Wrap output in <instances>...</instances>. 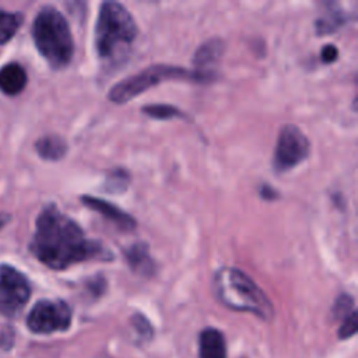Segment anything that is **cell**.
Instances as JSON below:
<instances>
[{
  "label": "cell",
  "instance_id": "obj_19",
  "mask_svg": "<svg viewBox=\"0 0 358 358\" xmlns=\"http://www.w3.org/2000/svg\"><path fill=\"white\" fill-rule=\"evenodd\" d=\"M355 333H357V312L352 310L343 319V324L340 326V330H338V337L350 338Z\"/></svg>",
  "mask_w": 358,
  "mask_h": 358
},
{
  "label": "cell",
  "instance_id": "obj_12",
  "mask_svg": "<svg viewBox=\"0 0 358 358\" xmlns=\"http://www.w3.org/2000/svg\"><path fill=\"white\" fill-rule=\"evenodd\" d=\"M27 84L25 70L17 64L10 63L0 69V90L7 95H17Z\"/></svg>",
  "mask_w": 358,
  "mask_h": 358
},
{
  "label": "cell",
  "instance_id": "obj_13",
  "mask_svg": "<svg viewBox=\"0 0 358 358\" xmlns=\"http://www.w3.org/2000/svg\"><path fill=\"white\" fill-rule=\"evenodd\" d=\"M36 152L43 158L49 161H56L64 157L67 151L66 141L56 134H49L41 137L35 144Z\"/></svg>",
  "mask_w": 358,
  "mask_h": 358
},
{
  "label": "cell",
  "instance_id": "obj_16",
  "mask_svg": "<svg viewBox=\"0 0 358 358\" xmlns=\"http://www.w3.org/2000/svg\"><path fill=\"white\" fill-rule=\"evenodd\" d=\"M143 113L154 117V119H159V120H166V119H173V117H185L186 115L183 113V110L178 109L173 105H168V103H152V105H145L141 108Z\"/></svg>",
  "mask_w": 358,
  "mask_h": 358
},
{
  "label": "cell",
  "instance_id": "obj_21",
  "mask_svg": "<svg viewBox=\"0 0 358 358\" xmlns=\"http://www.w3.org/2000/svg\"><path fill=\"white\" fill-rule=\"evenodd\" d=\"M337 56H338V49L331 43L323 46L320 50V59L323 63H333L337 59Z\"/></svg>",
  "mask_w": 358,
  "mask_h": 358
},
{
  "label": "cell",
  "instance_id": "obj_7",
  "mask_svg": "<svg viewBox=\"0 0 358 358\" xmlns=\"http://www.w3.org/2000/svg\"><path fill=\"white\" fill-rule=\"evenodd\" d=\"M70 323L71 309L62 299H43L36 302L27 317V326L31 331L38 334H49L53 331L67 330Z\"/></svg>",
  "mask_w": 358,
  "mask_h": 358
},
{
  "label": "cell",
  "instance_id": "obj_15",
  "mask_svg": "<svg viewBox=\"0 0 358 358\" xmlns=\"http://www.w3.org/2000/svg\"><path fill=\"white\" fill-rule=\"evenodd\" d=\"M21 15L0 10V43L8 42L21 25Z\"/></svg>",
  "mask_w": 358,
  "mask_h": 358
},
{
  "label": "cell",
  "instance_id": "obj_5",
  "mask_svg": "<svg viewBox=\"0 0 358 358\" xmlns=\"http://www.w3.org/2000/svg\"><path fill=\"white\" fill-rule=\"evenodd\" d=\"M166 80H187L196 83L208 81L204 76L199 74L194 70H186L178 66L155 64L143 69L141 71L115 84L109 90L108 98L115 103H124L129 102L131 98L140 95L141 92L150 90L151 87Z\"/></svg>",
  "mask_w": 358,
  "mask_h": 358
},
{
  "label": "cell",
  "instance_id": "obj_8",
  "mask_svg": "<svg viewBox=\"0 0 358 358\" xmlns=\"http://www.w3.org/2000/svg\"><path fill=\"white\" fill-rule=\"evenodd\" d=\"M31 288L28 280L10 266H0V313L17 315L28 302Z\"/></svg>",
  "mask_w": 358,
  "mask_h": 358
},
{
  "label": "cell",
  "instance_id": "obj_18",
  "mask_svg": "<svg viewBox=\"0 0 358 358\" xmlns=\"http://www.w3.org/2000/svg\"><path fill=\"white\" fill-rule=\"evenodd\" d=\"M129 179L130 178H129V175H127V172L124 169H115V171H112L109 173L108 179H106L109 192H115V189H117L120 192L122 190L124 192V189H126V186L129 183Z\"/></svg>",
  "mask_w": 358,
  "mask_h": 358
},
{
  "label": "cell",
  "instance_id": "obj_2",
  "mask_svg": "<svg viewBox=\"0 0 358 358\" xmlns=\"http://www.w3.org/2000/svg\"><path fill=\"white\" fill-rule=\"evenodd\" d=\"M137 25L129 10L116 1L99 6L95 24V49L108 64L123 62L137 36Z\"/></svg>",
  "mask_w": 358,
  "mask_h": 358
},
{
  "label": "cell",
  "instance_id": "obj_4",
  "mask_svg": "<svg viewBox=\"0 0 358 358\" xmlns=\"http://www.w3.org/2000/svg\"><path fill=\"white\" fill-rule=\"evenodd\" d=\"M32 38L39 53L53 69H62L71 62L74 53L71 31L57 8L45 6L39 10L34 20Z\"/></svg>",
  "mask_w": 358,
  "mask_h": 358
},
{
  "label": "cell",
  "instance_id": "obj_11",
  "mask_svg": "<svg viewBox=\"0 0 358 358\" xmlns=\"http://www.w3.org/2000/svg\"><path fill=\"white\" fill-rule=\"evenodd\" d=\"M200 358H227L225 340L220 330L214 327L204 329L199 336Z\"/></svg>",
  "mask_w": 358,
  "mask_h": 358
},
{
  "label": "cell",
  "instance_id": "obj_9",
  "mask_svg": "<svg viewBox=\"0 0 358 358\" xmlns=\"http://www.w3.org/2000/svg\"><path fill=\"white\" fill-rule=\"evenodd\" d=\"M81 201L88 208L96 211L98 214L103 215L109 221L115 222L123 231H131L136 228V220L130 214H127L124 210L119 208L117 206H115L103 199H98L94 196H83Z\"/></svg>",
  "mask_w": 358,
  "mask_h": 358
},
{
  "label": "cell",
  "instance_id": "obj_14",
  "mask_svg": "<svg viewBox=\"0 0 358 358\" xmlns=\"http://www.w3.org/2000/svg\"><path fill=\"white\" fill-rule=\"evenodd\" d=\"M126 259L134 271L147 274L152 270V259L145 243H134L126 250Z\"/></svg>",
  "mask_w": 358,
  "mask_h": 358
},
{
  "label": "cell",
  "instance_id": "obj_1",
  "mask_svg": "<svg viewBox=\"0 0 358 358\" xmlns=\"http://www.w3.org/2000/svg\"><path fill=\"white\" fill-rule=\"evenodd\" d=\"M29 249L39 262L53 270L88 260L113 259L109 249L98 241L88 239L83 228L55 204L46 206L38 215Z\"/></svg>",
  "mask_w": 358,
  "mask_h": 358
},
{
  "label": "cell",
  "instance_id": "obj_10",
  "mask_svg": "<svg viewBox=\"0 0 358 358\" xmlns=\"http://www.w3.org/2000/svg\"><path fill=\"white\" fill-rule=\"evenodd\" d=\"M224 49V43L220 39H210L204 42L194 55V64L199 74L204 76L208 81L213 80V74L210 69L218 62Z\"/></svg>",
  "mask_w": 358,
  "mask_h": 358
},
{
  "label": "cell",
  "instance_id": "obj_3",
  "mask_svg": "<svg viewBox=\"0 0 358 358\" xmlns=\"http://www.w3.org/2000/svg\"><path fill=\"white\" fill-rule=\"evenodd\" d=\"M213 287L217 298L229 309L249 312L264 320L273 316V305L257 284L235 267H222L214 274Z\"/></svg>",
  "mask_w": 358,
  "mask_h": 358
},
{
  "label": "cell",
  "instance_id": "obj_23",
  "mask_svg": "<svg viewBox=\"0 0 358 358\" xmlns=\"http://www.w3.org/2000/svg\"><path fill=\"white\" fill-rule=\"evenodd\" d=\"M8 220V217L7 215H4V214H0V228L6 224V221Z\"/></svg>",
  "mask_w": 358,
  "mask_h": 358
},
{
  "label": "cell",
  "instance_id": "obj_17",
  "mask_svg": "<svg viewBox=\"0 0 358 358\" xmlns=\"http://www.w3.org/2000/svg\"><path fill=\"white\" fill-rule=\"evenodd\" d=\"M329 11L327 15H323L322 18H319L316 21V31L319 32V35H326L329 32H333L334 29H337L343 22H344V17L341 11H336V10H326Z\"/></svg>",
  "mask_w": 358,
  "mask_h": 358
},
{
  "label": "cell",
  "instance_id": "obj_22",
  "mask_svg": "<svg viewBox=\"0 0 358 358\" xmlns=\"http://www.w3.org/2000/svg\"><path fill=\"white\" fill-rule=\"evenodd\" d=\"M131 319H133L134 327H136L143 336H150V334L152 333V329H151V326H150V323L147 322L145 317H143V316H140V315H136V316H133Z\"/></svg>",
  "mask_w": 358,
  "mask_h": 358
},
{
  "label": "cell",
  "instance_id": "obj_6",
  "mask_svg": "<svg viewBox=\"0 0 358 358\" xmlns=\"http://www.w3.org/2000/svg\"><path fill=\"white\" fill-rule=\"evenodd\" d=\"M310 144L306 136L294 124L281 129L277 137L273 168L275 172H285L301 164L309 155Z\"/></svg>",
  "mask_w": 358,
  "mask_h": 358
},
{
  "label": "cell",
  "instance_id": "obj_20",
  "mask_svg": "<svg viewBox=\"0 0 358 358\" xmlns=\"http://www.w3.org/2000/svg\"><path fill=\"white\" fill-rule=\"evenodd\" d=\"M352 306H354L352 298H351L350 295H341V296L336 301L333 312H334V315H336L337 317H340V316L345 317L348 313H351V312L354 310Z\"/></svg>",
  "mask_w": 358,
  "mask_h": 358
}]
</instances>
